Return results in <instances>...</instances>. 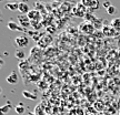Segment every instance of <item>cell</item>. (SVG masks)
Instances as JSON below:
<instances>
[{"mask_svg": "<svg viewBox=\"0 0 120 115\" xmlns=\"http://www.w3.org/2000/svg\"><path fill=\"white\" fill-rule=\"evenodd\" d=\"M6 81L8 82L9 84H12V85H15V84H17L18 82H19V77H18V74L15 72V71H12V72H11L8 77H7Z\"/></svg>", "mask_w": 120, "mask_h": 115, "instance_id": "8992f818", "label": "cell"}, {"mask_svg": "<svg viewBox=\"0 0 120 115\" xmlns=\"http://www.w3.org/2000/svg\"><path fill=\"white\" fill-rule=\"evenodd\" d=\"M9 110H10V105H9V104H6L4 106L1 107V113H2V114H6Z\"/></svg>", "mask_w": 120, "mask_h": 115, "instance_id": "e0dca14e", "label": "cell"}, {"mask_svg": "<svg viewBox=\"0 0 120 115\" xmlns=\"http://www.w3.org/2000/svg\"><path fill=\"white\" fill-rule=\"evenodd\" d=\"M30 11L29 6L26 2H19V12L21 14H28Z\"/></svg>", "mask_w": 120, "mask_h": 115, "instance_id": "ba28073f", "label": "cell"}, {"mask_svg": "<svg viewBox=\"0 0 120 115\" xmlns=\"http://www.w3.org/2000/svg\"><path fill=\"white\" fill-rule=\"evenodd\" d=\"M116 30L113 29V27L110 24V26H103L102 27V34L106 35V37H109V38H112L116 35Z\"/></svg>", "mask_w": 120, "mask_h": 115, "instance_id": "277c9868", "label": "cell"}, {"mask_svg": "<svg viewBox=\"0 0 120 115\" xmlns=\"http://www.w3.org/2000/svg\"><path fill=\"white\" fill-rule=\"evenodd\" d=\"M31 24H32V26H34V29H40V26H41V24H40V21H31Z\"/></svg>", "mask_w": 120, "mask_h": 115, "instance_id": "ac0fdd59", "label": "cell"}, {"mask_svg": "<svg viewBox=\"0 0 120 115\" xmlns=\"http://www.w3.org/2000/svg\"><path fill=\"white\" fill-rule=\"evenodd\" d=\"M110 6H111V4L109 3V2H105V3H103V7H105V8H106V10H107V9L109 8V7H110Z\"/></svg>", "mask_w": 120, "mask_h": 115, "instance_id": "d6986e66", "label": "cell"}, {"mask_svg": "<svg viewBox=\"0 0 120 115\" xmlns=\"http://www.w3.org/2000/svg\"><path fill=\"white\" fill-rule=\"evenodd\" d=\"M29 115H36L34 113H29Z\"/></svg>", "mask_w": 120, "mask_h": 115, "instance_id": "ffe728a7", "label": "cell"}, {"mask_svg": "<svg viewBox=\"0 0 120 115\" xmlns=\"http://www.w3.org/2000/svg\"><path fill=\"white\" fill-rule=\"evenodd\" d=\"M36 115H45V111H43L42 106L39 104L37 107H34V112Z\"/></svg>", "mask_w": 120, "mask_h": 115, "instance_id": "5bb4252c", "label": "cell"}, {"mask_svg": "<svg viewBox=\"0 0 120 115\" xmlns=\"http://www.w3.org/2000/svg\"><path fill=\"white\" fill-rule=\"evenodd\" d=\"M22 95L26 98H29V100H36V98H37V96H36L34 93L29 92V91H23V92H22Z\"/></svg>", "mask_w": 120, "mask_h": 115, "instance_id": "4fadbf2b", "label": "cell"}, {"mask_svg": "<svg viewBox=\"0 0 120 115\" xmlns=\"http://www.w3.org/2000/svg\"><path fill=\"white\" fill-rule=\"evenodd\" d=\"M117 11H118V10H117V8L115 7V6H110V7L107 9V13L109 14V16H113V14H116Z\"/></svg>", "mask_w": 120, "mask_h": 115, "instance_id": "9a60e30c", "label": "cell"}, {"mask_svg": "<svg viewBox=\"0 0 120 115\" xmlns=\"http://www.w3.org/2000/svg\"><path fill=\"white\" fill-rule=\"evenodd\" d=\"M8 29L11 31H23V28H20V26L16 23L15 21H9L8 22Z\"/></svg>", "mask_w": 120, "mask_h": 115, "instance_id": "9c48e42d", "label": "cell"}, {"mask_svg": "<svg viewBox=\"0 0 120 115\" xmlns=\"http://www.w3.org/2000/svg\"><path fill=\"white\" fill-rule=\"evenodd\" d=\"M15 111H16V113L17 114H19V115H21V114H23L25 113V106H23V104L22 103H19L17 106H16V108H15Z\"/></svg>", "mask_w": 120, "mask_h": 115, "instance_id": "7c38bea8", "label": "cell"}, {"mask_svg": "<svg viewBox=\"0 0 120 115\" xmlns=\"http://www.w3.org/2000/svg\"><path fill=\"white\" fill-rule=\"evenodd\" d=\"M15 42L19 48H26L29 44V39L26 35H19L15 39Z\"/></svg>", "mask_w": 120, "mask_h": 115, "instance_id": "3957f363", "label": "cell"}, {"mask_svg": "<svg viewBox=\"0 0 120 115\" xmlns=\"http://www.w3.org/2000/svg\"><path fill=\"white\" fill-rule=\"evenodd\" d=\"M18 22H19V26L22 27L23 29L31 26V20L28 18L27 14H21V13H20V14L18 16Z\"/></svg>", "mask_w": 120, "mask_h": 115, "instance_id": "7a4b0ae2", "label": "cell"}, {"mask_svg": "<svg viewBox=\"0 0 120 115\" xmlns=\"http://www.w3.org/2000/svg\"><path fill=\"white\" fill-rule=\"evenodd\" d=\"M6 8L9 9L10 11H16V10H19V3L18 2H8L6 4Z\"/></svg>", "mask_w": 120, "mask_h": 115, "instance_id": "30bf717a", "label": "cell"}, {"mask_svg": "<svg viewBox=\"0 0 120 115\" xmlns=\"http://www.w3.org/2000/svg\"><path fill=\"white\" fill-rule=\"evenodd\" d=\"M82 4H83L86 8L92 9V10H96L97 8H99L98 1H82Z\"/></svg>", "mask_w": 120, "mask_h": 115, "instance_id": "52a82bcc", "label": "cell"}, {"mask_svg": "<svg viewBox=\"0 0 120 115\" xmlns=\"http://www.w3.org/2000/svg\"><path fill=\"white\" fill-rule=\"evenodd\" d=\"M27 16H28V18L31 21H40V19H41V14L39 12V10H36V9L30 10Z\"/></svg>", "mask_w": 120, "mask_h": 115, "instance_id": "5b68a950", "label": "cell"}, {"mask_svg": "<svg viewBox=\"0 0 120 115\" xmlns=\"http://www.w3.org/2000/svg\"><path fill=\"white\" fill-rule=\"evenodd\" d=\"M111 26L117 32H120V18H115L111 21Z\"/></svg>", "mask_w": 120, "mask_h": 115, "instance_id": "8fae6325", "label": "cell"}, {"mask_svg": "<svg viewBox=\"0 0 120 115\" xmlns=\"http://www.w3.org/2000/svg\"><path fill=\"white\" fill-rule=\"evenodd\" d=\"M16 58L17 59H20V60H22V59H25V56H26V54H25V52L22 51V50H17L16 51Z\"/></svg>", "mask_w": 120, "mask_h": 115, "instance_id": "2e32d148", "label": "cell"}, {"mask_svg": "<svg viewBox=\"0 0 120 115\" xmlns=\"http://www.w3.org/2000/svg\"><path fill=\"white\" fill-rule=\"evenodd\" d=\"M79 30L85 34H92L94 32V26L90 22H83L79 24Z\"/></svg>", "mask_w": 120, "mask_h": 115, "instance_id": "6da1fadb", "label": "cell"}]
</instances>
